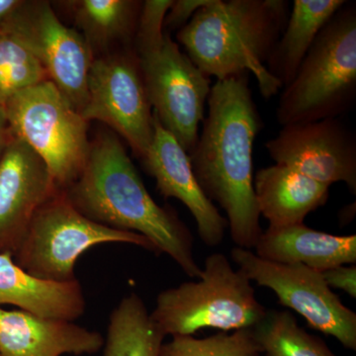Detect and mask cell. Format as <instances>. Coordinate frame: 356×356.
<instances>
[{"mask_svg": "<svg viewBox=\"0 0 356 356\" xmlns=\"http://www.w3.org/2000/svg\"><path fill=\"white\" fill-rule=\"evenodd\" d=\"M154 138L142 159L147 172L154 178L165 198L178 199L191 211L199 236L208 247L221 245L228 221L212 201L206 197L192 172L189 154L159 123L154 113Z\"/></svg>", "mask_w": 356, "mask_h": 356, "instance_id": "14", "label": "cell"}, {"mask_svg": "<svg viewBox=\"0 0 356 356\" xmlns=\"http://www.w3.org/2000/svg\"><path fill=\"white\" fill-rule=\"evenodd\" d=\"M136 55L154 113L187 154L204 120L211 79L193 64L168 33L137 35Z\"/></svg>", "mask_w": 356, "mask_h": 356, "instance_id": "8", "label": "cell"}, {"mask_svg": "<svg viewBox=\"0 0 356 356\" xmlns=\"http://www.w3.org/2000/svg\"><path fill=\"white\" fill-rule=\"evenodd\" d=\"M252 329L197 339L193 336H175L163 343L159 356H261Z\"/></svg>", "mask_w": 356, "mask_h": 356, "instance_id": "24", "label": "cell"}, {"mask_svg": "<svg viewBox=\"0 0 356 356\" xmlns=\"http://www.w3.org/2000/svg\"><path fill=\"white\" fill-rule=\"evenodd\" d=\"M10 305L39 317L74 322L86 311L83 286L76 280H39L21 268L13 255L0 254V306Z\"/></svg>", "mask_w": 356, "mask_h": 356, "instance_id": "17", "label": "cell"}, {"mask_svg": "<svg viewBox=\"0 0 356 356\" xmlns=\"http://www.w3.org/2000/svg\"><path fill=\"white\" fill-rule=\"evenodd\" d=\"M231 257L248 280L273 290L281 305L301 315L312 329L356 350V314L343 305L320 271L266 261L238 247L232 250Z\"/></svg>", "mask_w": 356, "mask_h": 356, "instance_id": "9", "label": "cell"}, {"mask_svg": "<svg viewBox=\"0 0 356 356\" xmlns=\"http://www.w3.org/2000/svg\"><path fill=\"white\" fill-rule=\"evenodd\" d=\"M286 0H211L177 32L186 55L217 81L248 72L270 99L282 89L266 69L289 18Z\"/></svg>", "mask_w": 356, "mask_h": 356, "instance_id": "3", "label": "cell"}, {"mask_svg": "<svg viewBox=\"0 0 356 356\" xmlns=\"http://www.w3.org/2000/svg\"><path fill=\"white\" fill-rule=\"evenodd\" d=\"M129 243L156 252L147 238L98 224L81 214L63 189L39 208L14 261L34 277L51 282L76 280L77 259L102 243Z\"/></svg>", "mask_w": 356, "mask_h": 356, "instance_id": "7", "label": "cell"}, {"mask_svg": "<svg viewBox=\"0 0 356 356\" xmlns=\"http://www.w3.org/2000/svg\"><path fill=\"white\" fill-rule=\"evenodd\" d=\"M49 81L43 65L8 27L0 25V103L10 96Z\"/></svg>", "mask_w": 356, "mask_h": 356, "instance_id": "23", "label": "cell"}, {"mask_svg": "<svg viewBox=\"0 0 356 356\" xmlns=\"http://www.w3.org/2000/svg\"><path fill=\"white\" fill-rule=\"evenodd\" d=\"M63 191L88 219L145 236L156 254H168L189 277H200L191 229L154 200L116 135L102 133L90 143L83 172Z\"/></svg>", "mask_w": 356, "mask_h": 356, "instance_id": "2", "label": "cell"}, {"mask_svg": "<svg viewBox=\"0 0 356 356\" xmlns=\"http://www.w3.org/2000/svg\"><path fill=\"white\" fill-rule=\"evenodd\" d=\"M103 346L100 332L70 321L0 307V356L95 355Z\"/></svg>", "mask_w": 356, "mask_h": 356, "instance_id": "15", "label": "cell"}, {"mask_svg": "<svg viewBox=\"0 0 356 356\" xmlns=\"http://www.w3.org/2000/svg\"><path fill=\"white\" fill-rule=\"evenodd\" d=\"M6 24L41 63L49 81L81 113L95 60L83 35L63 24L47 1H23Z\"/></svg>", "mask_w": 356, "mask_h": 356, "instance_id": "11", "label": "cell"}, {"mask_svg": "<svg viewBox=\"0 0 356 356\" xmlns=\"http://www.w3.org/2000/svg\"><path fill=\"white\" fill-rule=\"evenodd\" d=\"M330 187L277 163L261 168L254 177L259 214L271 228L303 224L310 213L327 203Z\"/></svg>", "mask_w": 356, "mask_h": 356, "instance_id": "18", "label": "cell"}, {"mask_svg": "<svg viewBox=\"0 0 356 356\" xmlns=\"http://www.w3.org/2000/svg\"><path fill=\"white\" fill-rule=\"evenodd\" d=\"M58 189L43 159L10 133L0 163V254L14 257L33 217Z\"/></svg>", "mask_w": 356, "mask_h": 356, "instance_id": "13", "label": "cell"}, {"mask_svg": "<svg viewBox=\"0 0 356 356\" xmlns=\"http://www.w3.org/2000/svg\"><path fill=\"white\" fill-rule=\"evenodd\" d=\"M277 165L331 186L343 182L356 194V136L341 119L284 126L266 144Z\"/></svg>", "mask_w": 356, "mask_h": 356, "instance_id": "12", "label": "cell"}, {"mask_svg": "<svg viewBox=\"0 0 356 356\" xmlns=\"http://www.w3.org/2000/svg\"><path fill=\"white\" fill-rule=\"evenodd\" d=\"M346 0H294L286 27L274 47L266 69L285 88L298 72L318 33Z\"/></svg>", "mask_w": 356, "mask_h": 356, "instance_id": "19", "label": "cell"}, {"mask_svg": "<svg viewBox=\"0 0 356 356\" xmlns=\"http://www.w3.org/2000/svg\"><path fill=\"white\" fill-rule=\"evenodd\" d=\"M63 3L92 51L130 38L137 30L142 7V2L132 0H74Z\"/></svg>", "mask_w": 356, "mask_h": 356, "instance_id": "21", "label": "cell"}, {"mask_svg": "<svg viewBox=\"0 0 356 356\" xmlns=\"http://www.w3.org/2000/svg\"><path fill=\"white\" fill-rule=\"evenodd\" d=\"M252 332L264 356H337L323 339L300 327L288 311L267 310Z\"/></svg>", "mask_w": 356, "mask_h": 356, "instance_id": "22", "label": "cell"}, {"mask_svg": "<svg viewBox=\"0 0 356 356\" xmlns=\"http://www.w3.org/2000/svg\"><path fill=\"white\" fill-rule=\"evenodd\" d=\"M199 280L168 288L156 297L151 318L165 337L193 336L205 329H252L266 315L252 281L235 270L226 255H209Z\"/></svg>", "mask_w": 356, "mask_h": 356, "instance_id": "5", "label": "cell"}, {"mask_svg": "<svg viewBox=\"0 0 356 356\" xmlns=\"http://www.w3.org/2000/svg\"><path fill=\"white\" fill-rule=\"evenodd\" d=\"M165 337L142 298L131 293L110 315L103 356H159Z\"/></svg>", "mask_w": 356, "mask_h": 356, "instance_id": "20", "label": "cell"}, {"mask_svg": "<svg viewBox=\"0 0 356 356\" xmlns=\"http://www.w3.org/2000/svg\"><path fill=\"white\" fill-rule=\"evenodd\" d=\"M210 1L211 0H173L163 20V31L168 34L179 31L191 20L196 11L209 4Z\"/></svg>", "mask_w": 356, "mask_h": 356, "instance_id": "25", "label": "cell"}, {"mask_svg": "<svg viewBox=\"0 0 356 356\" xmlns=\"http://www.w3.org/2000/svg\"><path fill=\"white\" fill-rule=\"evenodd\" d=\"M323 277L330 288H336L348 293L351 298H356V266H339L322 271Z\"/></svg>", "mask_w": 356, "mask_h": 356, "instance_id": "26", "label": "cell"}, {"mask_svg": "<svg viewBox=\"0 0 356 356\" xmlns=\"http://www.w3.org/2000/svg\"><path fill=\"white\" fill-rule=\"evenodd\" d=\"M22 3L23 0H0V25L11 17Z\"/></svg>", "mask_w": 356, "mask_h": 356, "instance_id": "28", "label": "cell"}, {"mask_svg": "<svg viewBox=\"0 0 356 356\" xmlns=\"http://www.w3.org/2000/svg\"><path fill=\"white\" fill-rule=\"evenodd\" d=\"M9 131L43 159L60 189L83 172L90 143L88 122L51 81L26 88L4 102Z\"/></svg>", "mask_w": 356, "mask_h": 356, "instance_id": "6", "label": "cell"}, {"mask_svg": "<svg viewBox=\"0 0 356 356\" xmlns=\"http://www.w3.org/2000/svg\"><path fill=\"white\" fill-rule=\"evenodd\" d=\"M255 254L266 261L302 264L322 271L356 262V236H336L316 231L305 224L262 232Z\"/></svg>", "mask_w": 356, "mask_h": 356, "instance_id": "16", "label": "cell"}, {"mask_svg": "<svg viewBox=\"0 0 356 356\" xmlns=\"http://www.w3.org/2000/svg\"><path fill=\"white\" fill-rule=\"evenodd\" d=\"M86 91L84 120L106 124L144 159L153 142L154 115L137 55L95 58Z\"/></svg>", "mask_w": 356, "mask_h": 356, "instance_id": "10", "label": "cell"}, {"mask_svg": "<svg viewBox=\"0 0 356 356\" xmlns=\"http://www.w3.org/2000/svg\"><path fill=\"white\" fill-rule=\"evenodd\" d=\"M356 102V4L346 1L318 33L291 83L282 88L276 119L282 127L350 112Z\"/></svg>", "mask_w": 356, "mask_h": 356, "instance_id": "4", "label": "cell"}, {"mask_svg": "<svg viewBox=\"0 0 356 356\" xmlns=\"http://www.w3.org/2000/svg\"><path fill=\"white\" fill-rule=\"evenodd\" d=\"M9 137H10V131H9L8 124H7L6 111H4L3 105L0 103V163L3 158Z\"/></svg>", "mask_w": 356, "mask_h": 356, "instance_id": "27", "label": "cell"}, {"mask_svg": "<svg viewBox=\"0 0 356 356\" xmlns=\"http://www.w3.org/2000/svg\"><path fill=\"white\" fill-rule=\"evenodd\" d=\"M248 76L243 72L213 84L202 132L188 154L203 193L226 212L232 240L238 248L250 250L264 231L252 161L262 121Z\"/></svg>", "mask_w": 356, "mask_h": 356, "instance_id": "1", "label": "cell"}]
</instances>
